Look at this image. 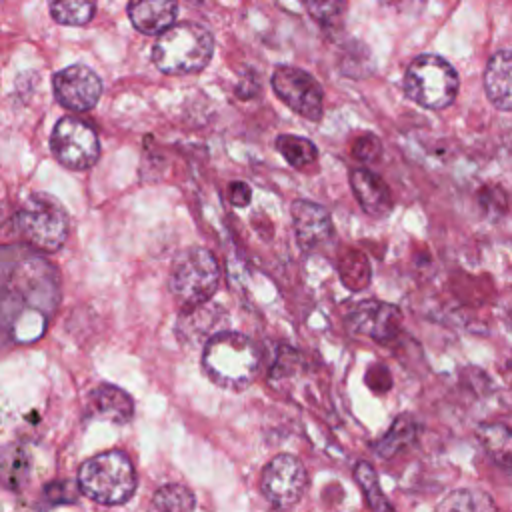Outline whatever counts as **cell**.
Wrapping results in <instances>:
<instances>
[{"instance_id":"1","label":"cell","mask_w":512,"mask_h":512,"mask_svg":"<svg viewBox=\"0 0 512 512\" xmlns=\"http://www.w3.org/2000/svg\"><path fill=\"white\" fill-rule=\"evenodd\" d=\"M202 366L224 388L248 386L260 368L258 346L240 332L222 330L204 344Z\"/></svg>"},{"instance_id":"2","label":"cell","mask_w":512,"mask_h":512,"mask_svg":"<svg viewBox=\"0 0 512 512\" xmlns=\"http://www.w3.org/2000/svg\"><path fill=\"white\" fill-rule=\"evenodd\" d=\"M214 54L212 34L196 22H180L158 34L152 62L164 74H192L208 66Z\"/></svg>"},{"instance_id":"3","label":"cell","mask_w":512,"mask_h":512,"mask_svg":"<svg viewBox=\"0 0 512 512\" xmlns=\"http://www.w3.org/2000/svg\"><path fill=\"white\" fill-rule=\"evenodd\" d=\"M82 492L98 504L116 506L130 500L136 490V472L120 450H108L86 460L78 472Z\"/></svg>"},{"instance_id":"4","label":"cell","mask_w":512,"mask_h":512,"mask_svg":"<svg viewBox=\"0 0 512 512\" xmlns=\"http://www.w3.org/2000/svg\"><path fill=\"white\" fill-rule=\"evenodd\" d=\"M404 92L422 108L442 110L448 108L458 94V74L444 58L422 54L406 68Z\"/></svg>"},{"instance_id":"5","label":"cell","mask_w":512,"mask_h":512,"mask_svg":"<svg viewBox=\"0 0 512 512\" xmlns=\"http://www.w3.org/2000/svg\"><path fill=\"white\" fill-rule=\"evenodd\" d=\"M16 226L28 244L46 252L62 248L70 232V220L64 206L44 192L30 194L22 202L16 214Z\"/></svg>"},{"instance_id":"6","label":"cell","mask_w":512,"mask_h":512,"mask_svg":"<svg viewBox=\"0 0 512 512\" xmlns=\"http://www.w3.org/2000/svg\"><path fill=\"white\" fill-rule=\"evenodd\" d=\"M218 280L220 270L214 254L206 248L194 246L174 262L168 276V288L184 308H192L212 298L218 288Z\"/></svg>"},{"instance_id":"7","label":"cell","mask_w":512,"mask_h":512,"mask_svg":"<svg viewBox=\"0 0 512 512\" xmlns=\"http://www.w3.org/2000/svg\"><path fill=\"white\" fill-rule=\"evenodd\" d=\"M50 150L66 168L84 170L98 160L100 142L90 124L74 116H64L52 128Z\"/></svg>"},{"instance_id":"8","label":"cell","mask_w":512,"mask_h":512,"mask_svg":"<svg viewBox=\"0 0 512 512\" xmlns=\"http://www.w3.org/2000/svg\"><path fill=\"white\" fill-rule=\"evenodd\" d=\"M270 82L276 96L298 116L310 122L322 118L324 94L314 76L296 66H276Z\"/></svg>"},{"instance_id":"9","label":"cell","mask_w":512,"mask_h":512,"mask_svg":"<svg viewBox=\"0 0 512 512\" xmlns=\"http://www.w3.org/2000/svg\"><path fill=\"white\" fill-rule=\"evenodd\" d=\"M306 484V470L302 462L292 454L274 456L262 472V492L266 500L278 508L296 504L302 498Z\"/></svg>"},{"instance_id":"10","label":"cell","mask_w":512,"mask_h":512,"mask_svg":"<svg viewBox=\"0 0 512 512\" xmlns=\"http://www.w3.org/2000/svg\"><path fill=\"white\" fill-rule=\"evenodd\" d=\"M52 90L56 102L64 108L72 112H86L100 100L102 80L92 68L74 64L52 76Z\"/></svg>"},{"instance_id":"11","label":"cell","mask_w":512,"mask_h":512,"mask_svg":"<svg viewBox=\"0 0 512 512\" xmlns=\"http://www.w3.org/2000/svg\"><path fill=\"white\" fill-rule=\"evenodd\" d=\"M350 330L356 334L370 336L372 340L386 342L394 338L402 324V314L394 304L380 300L358 302L348 316Z\"/></svg>"},{"instance_id":"12","label":"cell","mask_w":512,"mask_h":512,"mask_svg":"<svg viewBox=\"0 0 512 512\" xmlns=\"http://www.w3.org/2000/svg\"><path fill=\"white\" fill-rule=\"evenodd\" d=\"M292 224L296 242L304 252H314L326 246L334 236L328 210L310 200H296L292 204Z\"/></svg>"},{"instance_id":"13","label":"cell","mask_w":512,"mask_h":512,"mask_svg":"<svg viewBox=\"0 0 512 512\" xmlns=\"http://www.w3.org/2000/svg\"><path fill=\"white\" fill-rule=\"evenodd\" d=\"M350 188L364 210L372 218H386L392 212V194L388 184L372 170L360 166L350 170Z\"/></svg>"},{"instance_id":"14","label":"cell","mask_w":512,"mask_h":512,"mask_svg":"<svg viewBox=\"0 0 512 512\" xmlns=\"http://www.w3.org/2000/svg\"><path fill=\"white\" fill-rule=\"evenodd\" d=\"M88 414L112 424H126L134 416L132 398L118 386L100 384L88 394Z\"/></svg>"},{"instance_id":"15","label":"cell","mask_w":512,"mask_h":512,"mask_svg":"<svg viewBox=\"0 0 512 512\" xmlns=\"http://www.w3.org/2000/svg\"><path fill=\"white\" fill-rule=\"evenodd\" d=\"M178 14L176 0H130L128 18L132 26L142 34H162L174 26Z\"/></svg>"},{"instance_id":"16","label":"cell","mask_w":512,"mask_h":512,"mask_svg":"<svg viewBox=\"0 0 512 512\" xmlns=\"http://www.w3.org/2000/svg\"><path fill=\"white\" fill-rule=\"evenodd\" d=\"M484 90L498 110H512V50H498L484 70Z\"/></svg>"},{"instance_id":"17","label":"cell","mask_w":512,"mask_h":512,"mask_svg":"<svg viewBox=\"0 0 512 512\" xmlns=\"http://www.w3.org/2000/svg\"><path fill=\"white\" fill-rule=\"evenodd\" d=\"M224 320V310L220 306H214L210 302L186 308L184 314L180 316L178 322V332L184 330L186 338H198V336H208V340L218 334V320Z\"/></svg>"},{"instance_id":"18","label":"cell","mask_w":512,"mask_h":512,"mask_svg":"<svg viewBox=\"0 0 512 512\" xmlns=\"http://www.w3.org/2000/svg\"><path fill=\"white\" fill-rule=\"evenodd\" d=\"M476 434L488 456L512 472V430L504 424H482Z\"/></svg>"},{"instance_id":"19","label":"cell","mask_w":512,"mask_h":512,"mask_svg":"<svg viewBox=\"0 0 512 512\" xmlns=\"http://www.w3.org/2000/svg\"><path fill=\"white\" fill-rule=\"evenodd\" d=\"M434 512H496L492 498L476 488H460L450 492Z\"/></svg>"},{"instance_id":"20","label":"cell","mask_w":512,"mask_h":512,"mask_svg":"<svg viewBox=\"0 0 512 512\" xmlns=\"http://www.w3.org/2000/svg\"><path fill=\"white\" fill-rule=\"evenodd\" d=\"M196 498L192 490L184 484H164L160 486L150 502V512H192Z\"/></svg>"},{"instance_id":"21","label":"cell","mask_w":512,"mask_h":512,"mask_svg":"<svg viewBox=\"0 0 512 512\" xmlns=\"http://www.w3.org/2000/svg\"><path fill=\"white\" fill-rule=\"evenodd\" d=\"M276 150L282 154V158L290 166H294L298 170L310 166L318 158V150H316L314 142L304 136H294V134H280L276 138Z\"/></svg>"},{"instance_id":"22","label":"cell","mask_w":512,"mask_h":512,"mask_svg":"<svg viewBox=\"0 0 512 512\" xmlns=\"http://www.w3.org/2000/svg\"><path fill=\"white\" fill-rule=\"evenodd\" d=\"M50 16L64 26H84L92 20L96 0H48Z\"/></svg>"},{"instance_id":"23","label":"cell","mask_w":512,"mask_h":512,"mask_svg":"<svg viewBox=\"0 0 512 512\" xmlns=\"http://www.w3.org/2000/svg\"><path fill=\"white\" fill-rule=\"evenodd\" d=\"M354 476H356L360 488L364 490V496H366V500H368V504L374 512H394L390 502L384 498V494L380 490V484H378V476H376V472L370 464L358 462V466L354 470Z\"/></svg>"},{"instance_id":"24","label":"cell","mask_w":512,"mask_h":512,"mask_svg":"<svg viewBox=\"0 0 512 512\" xmlns=\"http://www.w3.org/2000/svg\"><path fill=\"white\" fill-rule=\"evenodd\" d=\"M340 276L342 282L354 290L362 288L370 280V266L364 254L358 250H350L340 258Z\"/></svg>"},{"instance_id":"25","label":"cell","mask_w":512,"mask_h":512,"mask_svg":"<svg viewBox=\"0 0 512 512\" xmlns=\"http://www.w3.org/2000/svg\"><path fill=\"white\" fill-rule=\"evenodd\" d=\"M414 432H416V426H414L412 418H408V416L396 418V422L392 424L388 434L378 442V454L380 456L396 454L404 444L412 442Z\"/></svg>"},{"instance_id":"26","label":"cell","mask_w":512,"mask_h":512,"mask_svg":"<svg viewBox=\"0 0 512 512\" xmlns=\"http://www.w3.org/2000/svg\"><path fill=\"white\" fill-rule=\"evenodd\" d=\"M300 2L308 10V14L324 26L336 24L344 14V0H300Z\"/></svg>"},{"instance_id":"27","label":"cell","mask_w":512,"mask_h":512,"mask_svg":"<svg viewBox=\"0 0 512 512\" xmlns=\"http://www.w3.org/2000/svg\"><path fill=\"white\" fill-rule=\"evenodd\" d=\"M350 150H352L350 154L356 160H360L362 164H368L380 156V140L374 134H360L352 140Z\"/></svg>"},{"instance_id":"28","label":"cell","mask_w":512,"mask_h":512,"mask_svg":"<svg viewBox=\"0 0 512 512\" xmlns=\"http://www.w3.org/2000/svg\"><path fill=\"white\" fill-rule=\"evenodd\" d=\"M4 458H6V462L0 460V470L4 472V478H8L6 482L12 484L14 480H18L14 470H18L22 474L28 468V458H26V452H20L16 448H8L4 452Z\"/></svg>"},{"instance_id":"29","label":"cell","mask_w":512,"mask_h":512,"mask_svg":"<svg viewBox=\"0 0 512 512\" xmlns=\"http://www.w3.org/2000/svg\"><path fill=\"white\" fill-rule=\"evenodd\" d=\"M478 204L490 214H500L506 208L508 198L500 186H486L482 192H478Z\"/></svg>"},{"instance_id":"30","label":"cell","mask_w":512,"mask_h":512,"mask_svg":"<svg viewBox=\"0 0 512 512\" xmlns=\"http://www.w3.org/2000/svg\"><path fill=\"white\" fill-rule=\"evenodd\" d=\"M250 196H252V190H250V186L246 182H242V180L230 182V186H228V200L234 206H246L250 202Z\"/></svg>"},{"instance_id":"31","label":"cell","mask_w":512,"mask_h":512,"mask_svg":"<svg viewBox=\"0 0 512 512\" xmlns=\"http://www.w3.org/2000/svg\"><path fill=\"white\" fill-rule=\"evenodd\" d=\"M508 320H510V328H512V312H510V318H508Z\"/></svg>"}]
</instances>
